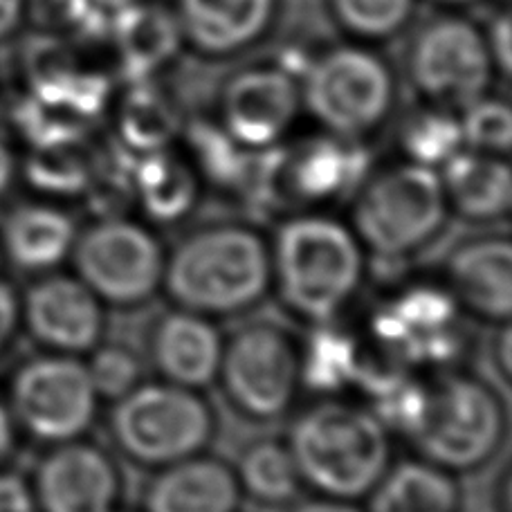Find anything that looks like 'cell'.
I'll return each mask as SVG.
<instances>
[{
    "mask_svg": "<svg viewBox=\"0 0 512 512\" xmlns=\"http://www.w3.org/2000/svg\"><path fill=\"white\" fill-rule=\"evenodd\" d=\"M270 288V243L250 225L200 227L164 261L162 290L173 306L209 319L248 313Z\"/></svg>",
    "mask_w": 512,
    "mask_h": 512,
    "instance_id": "cell-1",
    "label": "cell"
},
{
    "mask_svg": "<svg viewBox=\"0 0 512 512\" xmlns=\"http://www.w3.org/2000/svg\"><path fill=\"white\" fill-rule=\"evenodd\" d=\"M272 286L292 313L328 324L351 304L364 277V248L351 225L322 214L292 216L270 243Z\"/></svg>",
    "mask_w": 512,
    "mask_h": 512,
    "instance_id": "cell-2",
    "label": "cell"
},
{
    "mask_svg": "<svg viewBox=\"0 0 512 512\" xmlns=\"http://www.w3.org/2000/svg\"><path fill=\"white\" fill-rule=\"evenodd\" d=\"M286 443L304 486L331 499H364L391 465L389 429L373 411L344 400L301 411Z\"/></svg>",
    "mask_w": 512,
    "mask_h": 512,
    "instance_id": "cell-3",
    "label": "cell"
},
{
    "mask_svg": "<svg viewBox=\"0 0 512 512\" xmlns=\"http://www.w3.org/2000/svg\"><path fill=\"white\" fill-rule=\"evenodd\" d=\"M506 405L492 384L463 371L427 382L425 409L411 441L425 461L452 474L477 472L506 441Z\"/></svg>",
    "mask_w": 512,
    "mask_h": 512,
    "instance_id": "cell-4",
    "label": "cell"
},
{
    "mask_svg": "<svg viewBox=\"0 0 512 512\" xmlns=\"http://www.w3.org/2000/svg\"><path fill=\"white\" fill-rule=\"evenodd\" d=\"M108 432L128 461L160 470L203 454L216 434V414L194 389L140 382L113 402Z\"/></svg>",
    "mask_w": 512,
    "mask_h": 512,
    "instance_id": "cell-5",
    "label": "cell"
},
{
    "mask_svg": "<svg viewBox=\"0 0 512 512\" xmlns=\"http://www.w3.org/2000/svg\"><path fill=\"white\" fill-rule=\"evenodd\" d=\"M447 216L441 176L407 162L362 182L353 198L351 230L378 259H405L436 239Z\"/></svg>",
    "mask_w": 512,
    "mask_h": 512,
    "instance_id": "cell-6",
    "label": "cell"
},
{
    "mask_svg": "<svg viewBox=\"0 0 512 512\" xmlns=\"http://www.w3.org/2000/svg\"><path fill=\"white\" fill-rule=\"evenodd\" d=\"M216 380L243 418L274 423L297 400L301 346L279 324H245L225 340Z\"/></svg>",
    "mask_w": 512,
    "mask_h": 512,
    "instance_id": "cell-7",
    "label": "cell"
},
{
    "mask_svg": "<svg viewBox=\"0 0 512 512\" xmlns=\"http://www.w3.org/2000/svg\"><path fill=\"white\" fill-rule=\"evenodd\" d=\"M75 277L106 306L137 308L162 290L164 254L149 227L124 216H102L70 252Z\"/></svg>",
    "mask_w": 512,
    "mask_h": 512,
    "instance_id": "cell-8",
    "label": "cell"
},
{
    "mask_svg": "<svg viewBox=\"0 0 512 512\" xmlns=\"http://www.w3.org/2000/svg\"><path fill=\"white\" fill-rule=\"evenodd\" d=\"M99 396L86 362L52 353L27 362L12 382L14 416L43 443L79 441L97 418Z\"/></svg>",
    "mask_w": 512,
    "mask_h": 512,
    "instance_id": "cell-9",
    "label": "cell"
},
{
    "mask_svg": "<svg viewBox=\"0 0 512 512\" xmlns=\"http://www.w3.org/2000/svg\"><path fill=\"white\" fill-rule=\"evenodd\" d=\"M391 97L389 70L369 52L333 50L306 72L304 99L308 111L344 140L373 131L389 113Z\"/></svg>",
    "mask_w": 512,
    "mask_h": 512,
    "instance_id": "cell-10",
    "label": "cell"
},
{
    "mask_svg": "<svg viewBox=\"0 0 512 512\" xmlns=\"http://www.w3.org/2000/svg\"><path fill=\"white\" fill-rule=\"evenodd\" d=\"M411 79L436 102L468 106L490 81V52L481 34L461 18L429 23L411 48Z\"/></svg>",
    "mask_w": 512,
    "mask_h": 512,
    "instance_id": "cell-11",
    "label": "cell"
},
{
    "mask_svg": "<svg viewBox=\"0 0 512 512\" xmlns=\"http://www.w3.org/2000/svg\"><path fill=\"white\" fill-rule=\"evenodd\" d=\"M32 492L41 512H117L122 479L111 454L79 438L45 456Z\"/></svg>",
    "mask_w": 512,
    "mask_h": 512,
    "instance_id": "cell-12",
    "label": "cell"
},
{
    "mask_svg": "<svg viewBox=\"0 0 512 512\" xmlns=\"http://www.w3.org/2000/svg\"><path fill=\"white\" fill-rule=\"evenodd\" d=\"M369 155L351 142L313 137L292 149H279L274 200L277 207L324 205L355 194L364 182Z\"/></svg>",
    "mask_w": 512,
    "mask_h": 512,
    "instance_id": "cell-13",
    "label": "cell"
},
{
    "mask_svg": "<svg viewBox=\"0 0 512 512\" xmlns=\"http://www.w3.org/2000/svg\"><path fill=\"white\" fill-rule=\"evenodd\" d=\"M25 324L45 349L63 355L90 353L102 342L104 304L70 274H48L27 290Z\"/></svg>",
    "mask_w": 512,
    "mask_h": 512,
    "instance_id": "cell-14",
    "label": "cell"
},
{
    "mask_svg": "<svg viewBox=\"0 0 512 512\" xmlns=\"http://www.w3.org/2000/svg\"><path fill=\"white\" fill-rule=\"evenodd\" d=\"M297 111V84L286 70H248L223 93L225 133L250 151L277 146Z\"/></svg>",
    "mask_w": 512,
    "mask_h": 512,
    "instance_id": "cell-15",
    "label": "cell"
},
{
    "mask_svg": "<svg viewBox=\"0 0 512 512\" xmlns=\"http://www.w3.org/2000/svg\"><path fill=\"white\" fill-rule=\"evenodd\" d=\"M223 344V335L212 319L173 308L155 319L149 355L164 382L200 391L216 382Z\"/></svg>",
    "mask_w": 512,
    "mask_h": 512,
    "instance_id": "cell-16",
    "label": "cell"
},
{
    "mask_svg": "<svg viewBox=\"0 0 512 512\" xmlns=\"http://www.w3.org/2000/svg\"><path fill=\"white\" fill-rule=\"evenodd\" d=\"M241 497L232 465L196 454L155 470L144 488L142 512H239Z\"/></svg>",
    "mask_w": 512,
    "mask_h": 512,
    "instance_id": "cell-17",
    "label": "cell"
},
{
    "mask_svg": "<svg viewBox=\"0 0 512 512\" xmlns=\"http://www.w3.org/2000/svg\"><path fill=\"white\" fill-rule=\"evenodd\" d=\"M447 283L456 304L486 322L506 324L512 308V250L506 236H481L447 259Z\"/></svg>",
    "mask_w": 512,
    "mask_h": 512,
    "instance_id": "cell-18",
    "label": "cell"
},
{
    "mask_svg": "<svg viewBox=\"0 0 512 512\" xmlns=\"http://www.w3.org/2000/svg\"><path fill=\"white\" fill-rule=\"evenodd\" d=\"M441 182L447 207L461 218L486 223L510 212V167L497 155L459 151L443 164Z\"/></svg>",
    "mask_w": 512,
    "mask_h": 512,
    "instance_id": "cell-19",
    "label": "cell"
},
{
    "mask_svg": "<svg viewBox=\"0 0 512 512\" xmlns=\"http://www.w3.org/2000/svg\"><path fill=\"white\" fill-rule=\"evenodd\" d=\"M113 39L124 75L137 84L169 63L180 48L182 27L158 3H124L111 18Z\"/></svg>",
    "mask_w": 512,
    "mask_h": 512,
    "instance_id": "cell-20",
    "label": "cell"
},
{
    "mask_svg": "<svg viewBox=\"0 0 512 512\" xmlns=\"http://www.w3.org/2000/svg\"><path fill=\"white\" fill-rule=\"evenodd\" d=\"M77 223L54 205H18L3 223V245L18 270L52 272L68 259L77 241Z\"/></svg>",
    "mask_w": 512,
    "mask_h": 512,
    "instance_id": "cell-21",
    "label": "cell"
},
{
    "mask_svg": "<svg viewBox=\"0 0 512 512\" xmlns=\"http://www.w3.org/2000/svg\"><path fill=\"white\" fill-rule=\"evenodd\" d=\"M274 0H180V27L200 50L234 52L268 25Z\"/></svg>",
    "mask_w": 512,
    "mask_h": 512,
    "instance_id": "cell-22",
    "label": "cell"
},
{
    "mask_svg": "<svg viewBox=\"0 0 512 512\" xmlns=\"http://www.w3.org/2000/svg\"><path fill=\"white\" fill-rule=\"evenodd\" d=\"M367 497V512L461 510V488L454 474L425 459H407L389 465Z\"/></svg>",
    "mask_w": 512,
    "mask_h": 512,
    "instance_id": "cell-23",
    "label": "cell"
},
{
    "mask_svg": "<svg viewBox=\"0 0 512 512\" xmlns=\"http://www.w3.org/2000/svg\"><path fill=\"white\" fill-rule=\"evenodd\" d=\"M200 196L198 171L169 151L140 155L133 169V198L153 223H178Z\"/></svg>",
    "mask_w": 512,
    "mask_h": 512,
    "instance_id": "cell-24",
    "label": "cell"
},
{
    "mask_svg": "<svg viewBox=\"0 0 512 512\" xmlns=\"http://www.w3.org/2000/svg\"><path fill=\"white\" fill-rule=\"evenodd\" d=\"M234 472L243 495L265 508L297 504L301 490L306 488L288 443L274 438H261L245 447Z\"/></svg>",
    "mask_w": 512,
    "mask_h": 512,
    "instance_id": "cell-25",
    "label": "cell"
},
{
    "mask_svg": "<svg viewBox=\"0 0 512 512\" xmlns=\"http://www.w3.org/2000/svg\"><path fill=\"white\" fill-rule=\"evenodd\" d=\"M180 128L178 108L162 90L146 81H137L122 99L117 113V131L124 149L133 153H153L167 149Z\"/></svg>",
    "mask_w": 512,
    "mask_h": 512,
    "instance_id": "cell-26",
    "label": "cell"
},
{
    "mask_svg": "<svg viewBox=\"0 0 512 512\" xmlns=\"http://www.w3.org/2000/svg\"><path fill=\"white\" fill-rule=\"evenodd\" d=\"M360 344L349 333L317 324L301 349V384L319 396H333L355 382L360 367Z\"/></svg>",
    "mask_w": 512,
    "mask_h": 512,
    "instance_id": "cell-27",
    "label": "cell"
},
{
    "mask_svg": "<svg viewBox=\"0 0 512 512\" xmlns=\"http://www.w3.org/2000/svg\"><path fill=\"white\" fill-rule=\"evenodd\" d=\"M99 155L86 149L84 140L32 149L25 178L34 189L50 196H81L93 185Z\"/></svg>",
    "mask_w": 512,
    "mask_h": 512,
    "instance_id": "cell-28",
    "label": "cell"
},
{
    "mask_svg": "<svg viewBox=\"0 0 512 512\" xmlns=\"http://www.w3.org/2000/svg\"><path fill=\"white\" fill-rule=\"evenodd\" d=\"M189 144L198 164L196 171L203 173L207 182L223 189L241 191L252 158L250 149H243L239 142H234L225 133V128L205 122L191 124Z\"/></svg>",
    "mask_w": 512,
    "mask_h": 512,
    "instance_id": "cell-29",
    "label": "cell"
},
{
    "mask_svg": "<svg viewBox=\"0 0 512 512\" xmlns=\"http://www.w3.org/2000/svg\"><path fill=\"white\" fill-rule=\"evenodd\" d=\"M400 144L409 160L420 167H443L461 151V122L443 111H420L402 124Z\"/></svg>",
    "mask_w": 512,
    "mask_h": 512,
    "instance_id": "cell-30",
    "label": "cell"
},
{
    "mask_svg": "<svg viewBox=\"0 0 512 512\" xmlns=\"http://www.w3.org/2000/svg\"><path fill=\"white\" fill-rule=\"evenodd\" d=\"M90 353L86 367L99 398L115 402L142 382V360L128 346L99 342Z\"/></svg>",
    "mask_w": 512,
    "mask_h": 512,
    "instance_id": "cell-31",
    "label": "cell"
},
{
    "mask_svg": "<svg viewBox=\"0 0 512 512\" xmlns=\"http://www.w3.org/2000/svg\"><path fill=\"white\" fill-rule=\"evenodd\" d=\"M331 7L346 30L380 39L407 23L414 0H331Z\"/></svg>",
    "mask_w": 512,
    "mask_h": 512,
    "instance_id": "cell-32",
    "label": "cell"
},
{
    "mask_svg": "<svg viewBox=\"0 0 512 512\" xmlns=\"http://www.w3.org/2000/svg\"><path fill=\"white\" fill-rule=\"evenodd\" d=\"M465 108L468 111H465L461 122L463 142L479 153H506L512 142L510 108L504 102H497V99L481 97Z\"/></svg>",
    "mask_w": 512,
    "mask_h": 512,
    "instance_id": "cell-33",
    "label": "cell"
},
{
    "mask_svg": "<svg viewBox=\"0 0 512 512\" xmlns=\"http://www.w3.org/2000/svg\"><path fill=\"white\" fill-rule=\"evenodd\" d=\"M23 63L32 90L57 88L79 70L68 45L50 34L32 36L25 43Z\"/></svg>",
    "mask_w": 512,
    "mask_h": 512,
    "instance_id": "cell-34",
    "label": "cell"
},
{
    "mask_svg": "<svg viewBox=\"0 0 512 512\" xmlns=\"http://www.w3.org/2000/svg\"><path fill=\"white\" fill-rule=\"evenodd\" d=\"M36 21L52 30H72L79 36L102 34L111 18L99 7V0H32Z\"/></svg>",
    "mask_w": 512,
    "mask_h": 512,
    "instance_id": "cell-35",
    "label": "cell"
},
{
    "mask_svg": "<svg viewBox=\"0 0 512 512\" xmlns=\"http://www.w3.org/2000/svg\"><path fill=\"white\" fill-rule=\"evenodd\" d=\"M0 512H41L34 492L16 474H0Z\"/></svg>",
    "mask_w": 512,
    "mask_h": 512,
    "instance_id": "cell-36",
    "label": "cell"
},
{
    "mask_svg": "<svg viewBox=\"0 0 512 512\" xmlns=\"http://www.w3.org/2000/svg\"><path fill=\"white\" fill-rule=\"evenodd\" d=\"M488 52L499 66L504 75H510V18L508 14H501L495 18V23L490 27V41Z\"/></svg>",
    "mask_w": 512,
    "mask_h": 512,
    "instance_id": "cell-37",
    "label": "cell"
},
{
    "mask_svg": "<svg viewBox=\"0 0 512 512\" xmlns=\"http://www.w3.org/2000/svg\"><path fill=\"white\" fill-rule=\"evenodd\" d=\"M18 322V299L14 295L12 286L0 281V351L9 342L14 328Z\"/></svg>",
    "mask_w": 512,
    "mask_h": 512,
    "instance_id": "cell-38",
    "label": "cell"
},
{
    "mask_svg": "<svg viewBox=\"0 0 512 512\" xmlns=\"http://www.w3.org/2000/svg\"><path fill=\"white\" fill-rule=\"evenodd\" d=\"M499 333L495 335V346H492V367L504 382H510V328L508 322L499 324Z\"/></svg>",
    "mask_w": 512,
    "mask_h": 512,
    "instance_id": "cell-39",
    "label": "cell"
},
{
    "mask_svg": "<svg viewBox=\"0 0 512 512\" xmlns=\"http://www.w3.org/2000/svg\"><path fill=\"white\" fill-rule=\"evenodd\" d=\"M290 512H362V510L355 508L353 501L319 497L310 501H297V504H292Z\"/></svg>",
    "mask_w": 512,
    "mask_h": 512,
    "instance_id": "cell-40",
    "label": "cell"
},
{
    "mask_svg": "<svg viewBox=\"0 0 512 512\" xmlns=\"http://www.w3.org/2000/svg\"><path fill=\"white\" fill-rule=\"evenodd\" d=\"M23 12V0H0V36L14 30Z\"/></svg>",
    "mask_w": 512,
    "mask_h": 512,
    "instance_id": "cell-41",
    "label": "cell"
},
{
    "mask_svg": "<svg viewBox=\"0 0 512 512\" xmlns=\"http://www.w3.org/2000/svg\"><path fill=\"white\" fill-rule=\"evenodd\" d=\"M14 445V427H12V418H9L7 409L0 405V461L12 452Z\"/></svg>",
    "mask_w": 512,
    "mask_h": 512,
    "instance_id": "cell-42",
    "label": "cell"
},
{
    "mask_svg": "<svg viewBox=\"0 0 512 512\" xmlns=\"http://www.w3.org/2000/svg\"><path fill=\"white\" fill-rule=\"evenodd\" d=\"M12 178H14V158L12 153L0 144V194L12 185Z\"/></svg>",
    "mask_w": 512,
    "mask_h": 512,
    "instance_id": "cell-43",
    "label": "cell"
},
{
    "mask_svg": "<svg viewBox=\"0 0 512 512\" xmlns=\"http://www.w3.org/2000/svg\"><path fill=\"white\" fill-rule=\"evenodd\" d=\"M447 3H468V0H447Z\"/></svg>",
    "mask_w": 512,
    "mask_h": 512,
    "instance_id": "cell-44",
    "label": "cell"
},
{
    "mask_svg": "<svg viewBox=\"0 0 512 512\" xmlns=\"http://www.w3.org/2000/svg\"><path fill=\"white\" fill-rule=\"evenodd\" d=\"M117 512H120V510H117Z\"/></svg>",
    "mask_w": 512,
    "mask_h": 512,
    "instance_id": "cell-45",
    "label": "cell"
}]
</instances>
